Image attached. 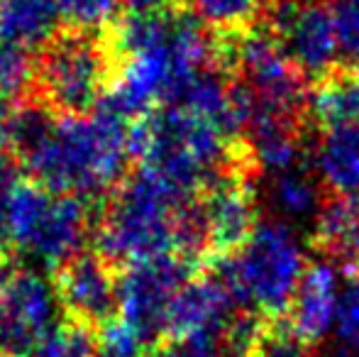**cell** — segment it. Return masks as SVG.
<instances>
[{"label": "cell", "instance_id": "1", "mask_svg": "<svg viewBox=\"0 0 359 357\" xmlns=\"http://www.w3.org/2000/svg\"><path fill=\"white\" fill-rule=\"evenodd\" d=\"M3 144L34 184L86 201L118 189L135 157L130 120L103 103L86 115H57L42 100L10 108Z\"/></svg>", "mask_w": 359, "mask_h": 357}, {"label": "cell", "instance_id": "2", "mask_svg": "<svg viewBox=\"0 0 359 357\" xmlns=\"http://www.w3.org/2000/svg\"><path fill=\"white\" fill-rule=\"evenodd\" d=\"M120 69L100 103L125 120L171 105L186 83L215 64L208 27L191 13L130 15L115 32Z\"/></svg>", "mask_w": 359, "mask_h": 357}, {"label": "cell", "instance_id": "3", "mask_svg": "<svg viewBox=\"0 0 359 357\" xmlns=\"http://www.w3.org/2000/svg\"><path fill=\"white\" fill-rule=\"evenodd\" d=\"M95 243L100 257L120 264L164 255L191 260L205 250L194 196L147 169L118 186L95 225Z\"/></svg>", "mask_w": 359, "mask_h": 357}, {"label": "cell", "instance_id": "4", "mask_svg": "<svg viewBox=\"0 0 359 357\" xmlns=\"http://www.w3.org/2000/svg\"><path fill=\"white\" fill-rule=\"evenodd\" d=\"M230 142L213 123L179 105H161L133 128L135 157L142 169L189 196L225 172Z\"/></svg>", "mask_w": 359, "mask_h": 357}, {"label": "cell", "instance_id": "5", "mask_svg": "<svg viewBox=\"0 0 359 357\" xmlns=\"http://www.w3.org/2000/svg\"><path fill=\"white\" fill-rule=\"evenodd\" d=\"M306 269L308 255L301 235L293 225L274 218L257 223L250 238L227 255L217 274L237 304L252 314L276 316L288 309Z\"/></svg>", "mask_w": 359, "mask_h": 357}, {"label": "cell", "instance_id": "6", "mask_svg": "<svg viewBox=\"0 0 359 357\" xmlns=\"http://www.w3.org/2000/svg\"><path fill=\"white\" fill-rule=\"evenodd\" d=\"M90 220L86 198L22 181L10 210L8 245L29 267H62L81 252Z\"/></svg>", "mask_w": 359, "mask_h": 357}, {"label": "cell", "instance_id": "7", "mask_svg": "<svg viewBox=\"0 0 359 357\" xmlns=\"http://www.w3.org/2000/svg\"><path fill=\"white\" fill-rule=\"evenodd\" d=\"M39 100L54 113L86 115L100 105L113 81V54L95 32L59 34L32 69Z\"/></svg>", "mask_w": 359, "mask_h": 357}, {"label": "cell", "instance_id": "8", "mask_svg": "<svg viewBox=\"0 0 359 357\" xmlns=\"http://www.w3.org/2000/svg\"><path fill=\"white\" fill-rule=\"evenodd\" d=\"M215 64L240 72V81L250 88L257 108L298 118L306 105V76L281 52L266 27L257 29L252 25L227 42H215Z\"/></svg>", "mask_w": 359, "mask_h": 357}, {"label": "cell", "instance_id": "9", "mask_svg": "<svg viewBox=\"0 0 359 357\" xmlns=\"http://www.w3.org/2000/svg\"><path fill=\"white\" fill-rule=\"evenodd\" d=\"M191 276L189 257L164 255L128 264L118 279V314L123 325L144 345L166 333V316L176 291Z\"/></svg>", "mask_w": 359, "mask_h": 357}, {"label": "cell", "instance_id": "10", "mask_svg": "<svg viewBox=\"0 0 359 357\" xmlns=\"http://www.w3.org/2000/svg\"><path fill=\"white\" fill-rule=\"evenodd\" d=\"M266 29L291 64L311 79L335 72L340 62V34L335 10L325 0H276Z\"/></svg>", "mask_w": 359, "mask_h": 357}, {"label": "cell", "instance_id": "11", "mask_svg": "<svg viewBox=\"0 0 359 357\" xmlns=\"http://www.w3.org/2000/svg\"><path fill=\"white\" fill-rule=\"evenodd\" d=\"M64 306L57 281L44 269L25 267L13 271L3 291L0 309V350L27 355L62 325Z\"/></svg>", "mask_w": 359, "mask_h": 357}, {"label": "cell", "instance_id": "12", "mask_svg": "<svg viewBox=\"0 0 359 357\" xmlns=\"http://www.w3.org/2000/svg\"><path fill=\"white\" fill-rule=\"evenodd\" d=\"M198 208L203 243L208 250L232 255L259 223L257 194L245 174L222 172L205 186Z\"/></svg>", "mask_w": 359, "mask_h": 357}, {"label": "cell", "instance_id": "13", "mask_svg": "<svg viewBox=\"0 0 359 357\" xmlns=\"http://www.w3.org/2000/svg\"><path fill=\"white\" fill-rule=\"evenodd\" d=\"M59 299L64 314L86 328L108 325L118 314V276L100 255L79 252L59 267Z\"/></svg>", "mask_w": 359, "mask_h": 357}, {"label": "cell", "instance_id": "14", "mask_svg": "<svg viewBox=\"0 0 359 357\" xmlns=\"http://www.w3.org/2000/svg\"><path fill=\"white\" fill-rule=\"evenodd\" d=\"M235 296L222 276H189L176 291L166 316V333L174 338H220L235 316Z\"/></svg>", "mask_w": 359, "mask_h": 357}, {"label": "cell", "instance_id": "15", "mask_svg": "<svg viewBox=\"0 0 359 357\" xmlns=\"http://www.w3.org/2000/svg\"><path fill=\"white\" fill-rule=\"evenodd\" d=\"M340 294L342 279L332 264L316 262L301 276L288 311H291V325L311 345L335 333Z\"/></svg>", "mask_w": 359, "mask_h": 357}, {"label": "cell", "instance_id": "16", "mask_svg": "<svg viewBox=\"0 0 359 357\" xmlns=\"http://www.w3.org/2000/svg\"><path fill=\"white\" fill-rule=\"evenodd\" d=\"M250 164L271 177L301 164L303 144L296 128V118L262 110L255 105L250 125L245 128Z\"/></svg>", "mask_w": 359, "mask_h": 357}, {"label": "cell", "instance_id": "17", "mask_svg": "<svg viewBox=\"0 0 359 357\" xmlns=\"http://www.w3.org/2000/svg\"><path fill=\"white\" fill-rule=\"evenodd\" d=\"M311 172L332 196H359V125L320 133L311 149Z\"/></svg>", "mask_w": 359, "mask_h": 357}, {"label": "cell", "instance_id": "18", "mask_svg": "<svg viewBox=\"0 0 359 357\" xmlns=\"http://www.w3.org/2000/svg\"><path fill=\"white\" fill-rule=\"evenodd\" d=\"M59 0H0V42L20 52H37L59 37Z\"/></svg>", "mask_w": 359, "mask_h": 357}, {"label": "cell", "instance_id": "19", "mask_svg": "<svg viewBox=\"0 0 359 357\" xmlns=\"http://www.w3.org/2000/svg\"><path fill=\"white\" fill-rule=\"evenodd\" d=\"M269 208L279 220L288 225L313 223L323 208V186L308 167H291L279 174H271L266 186Z\"/></svg>", "mask_w": 359, "mask_h": 357}, {"label": "cell", "instance_id": "20", "mask_svg": "<svg viewBox=\"0 0 359 357\" xmlns=\"http://www.w3.org/2000/svg\"><path fill=\"white\" fill-rule=\"evenodd\" d=\"M303 108L323 130L359 125V72H332L318 79V86L306 95Z\"/></svg>", "mask_w": 359, "mask_h": 357}, {"label": "cell", "instance_id": "21", "mask_svg": "<svg viewBox=\"0 0 359 357\" xmlns=\"http://www.w3.org/2000/svg\"><path fill=\"white\" fill-rule=\"evenodd\" d=\"M313 230L323 252L359 267V196H335L316 215Z\"/></svg>", "mask_w": 359, "mask_h": 357}, {"label": "cell", "instance_id": "22", "mask_svg": "<svg viewBox=\"0 0 359 357\" xmlns=\"http://www.w3.org/2000/svg\"><path fill=\"white\" fill-rule=\"evenodd\" d=\"M198 22L208 29H222V32H242L252 27L266 13L269 0H186Z\"/></svg>", "mask_w": 359, "mask_h": 357}, {"label": "cell", "instance_id": "23", "mask_svg": "<svg viewBox=\"0 0 359 357\" xmlns=\"http://www.w3.org/2000/svg\"><path fill=\"white\" fill-rule=\"evenodd\" d=\"M93 335L81 323H62L54 333H49L29 357H93Z\"/></svg>", "mask_w": 359, "mask_h": 357}, {"label": "cell", "instance_id": "24", "mask_svg": "<svg viewBox=\"0 0 359 357\" xmlns=\"http://www.w3.org/2000/svg\"><path fill=\"white\" fill-rule=\"evenodd\" d=\"M123 0H59V10L69 27L79 32H98L118 15Z\"/></svg>", "mask_w": 359, "mask_h": 357}, {"label": "cell", "instance_id": "25", "mask_svg": "<svg viewBox=\"0 0 359 357\" xmlns=\"http://www.w3.org/2000/svg\"><path fill=\"white\" fill-rule=\"evenodd\" d=\"M252 357H313V350L291 323H271L264 325Z\"/></svg>", "mask_w": 359, "mask_h": 357}, {"label": "cell", "instance_id": "26", "mask_svg": "<svg viewBox=\"0 0 359 357\" xmlns=\"http://www.w3.org/2000/svg\"><path fill=\"white\" fill-rule=\"evenodd\" d=\"M262 330H264V325L257 314H252V311L235 314L220 333V350H225L232 357H252L262 338Z\"/></svg>", "mask_w": 359, "mask_h": 357}, {"label": "cell", "instance_id": "27", "mask_svg": "<svg viewBox=\"0 0 359 357\" xmlns=\"http://www.w3.org/2000/svg\"><path fill=\"white\" fill-rule=\"evenodd\" d=\"M335 335L340 345L359 357V271L342 281L340 309H337Z\"/></svg>", "mask_w": 359, "mask_h": 357}, {"label": "cell", "instance_id": "28", "mask_svg": "<svg viewBox=\"0 0 359 357\" xmlns=\"http://www.w3.org/2000/svg\"><path fill=\"white\" fill-rule=\"evenodd\" d=\"M32 69L34 67L29 64L27 54L0 42V100L3 103L15 100L27 88V83L32 81Z\"/></svg>", "mask_w": 359, "mask_h": 357}, {"label": "cell", "instance_id": "29", "mask_svg": "<svg viewBox=\"0 0 359 357\" xmlns=\"http://www.w3.org/2000/svg\"><path fill=\"white\" fill-rule=\"evenodd\" d=\"M332 10H335L342 57L352 64L355 72H359V0H337Z\"/></svg>", "mask_w": 359, "mask_h": 357}, {"label": "cell", "instance_id": "30", "mask_svg": "<svg viewBox=\"0 0 359 357\" xmlns=\"http://www.w3.org/2000/svg\"><path fill=\"white\" fill-rule=\"evenodd\" d=\"M20 184V167L13 154L0 152V252L8 248V230H10V210L18 194Z\"/></svg>", "mask_w": 359, "mask_h": 357}, {"label": "cell", "instance_id": "31", "mask_svg": "<svg viewBox=\"0 0 359 357\" xmlns=\"http://www.w3.org/2000/svg\"><path fill=\"white\" fill-rule=\"evenodd\" d=\"M93 357H144V343L135 338L123 323L108 325L95 343Z\"/></svg>", "mask_w": 359, "mask_h": 357}, {"label": "cell", "instance_id": "32", "mask_svg": "<svg viewBox=\"0 0 359 357\" xmlns=\"http://www.w3.org/2000/svg\"><path fill=\"white\" fill-rule=\"evenodd\" d=\"M220 343L217 338H174L169 343H161L151 357H220Z\"/></svg>", "mask_w": 359, "mask_h": 357}, {"label": "cell", "instance_id": "33", "mask_svg": "<svg viewBox=\"0 0 359 357\" xmlns=\"http://www.w3.org/2000/svg\"><path fill=\"white\" fill-rule=\"evenodd\" d=\"M181 0H123L130 15H161L179 8Z\"/></svg>", "mask_w": 359, "mask_h": 357}, {"label": "cell", "instance_id": "34", "mask_svg": "<svg viewBox=\"0 0 359 357\" xmlns=\"http://www.w3.org/2000/svg\"><path fill=\"white\" fill-rule=\"evenodd\" d=\"M10 274H13V269H10L8 262L0 257V309H3V291H5V286H8Z\"/></svg>", "mask_w": 359, "mask_h": 357}, {"label": "cell", "instance_id": "35", "mask_svg": "<svg viewBox=\"0 0 359 357\" xmlns=\"http://www.w3.org/2000/svg\"><path fill=\"white\" fill-rule=\"evenodd\" d=\"M323 357H357V355L352 353V350H347L345 345H340V343H337L335 348H330V350H327V353L323 355Z\"/></svg>", "mask_w": 359, "mask_h": 357}, {"label": "cell", "instance_id": "36", "mask_svg": "<svg viewBox=\"0 0 359 357\" xmlns=\"http://www.w3.org/2000/svg\"><path fill=\"white\" fill-rule=\"evenodd\" d=\"M10 115V103H3L0 100V142H3V133H5V123H8Z\"/></svg>", "mask_w": 359, "mask_h": 357}, {"label": "cell", "instance_id": "37", "mask_svg": "<svg viewBox=\"0 0 359 357\" xmlns=\"http://www.w3.org/2000/svg\"><path fill=\"white\" fill-rule=\"evenodd\" d=\"M10 357H29V355H10Z\"/></svg>", "mask_w": 359, "mask_h": 357}]
</instances>
